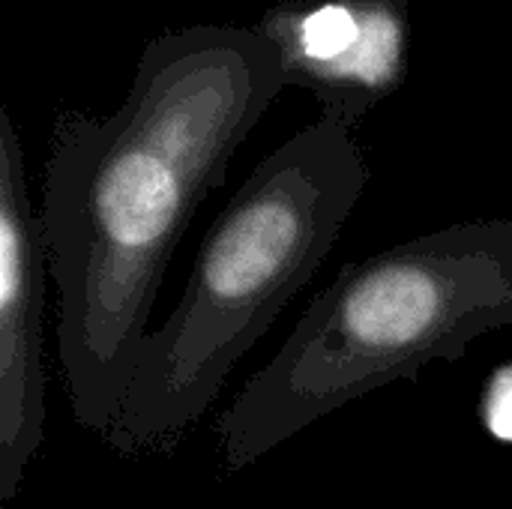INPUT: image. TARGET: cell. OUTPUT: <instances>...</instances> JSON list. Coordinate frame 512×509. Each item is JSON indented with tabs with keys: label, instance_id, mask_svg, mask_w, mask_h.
<instances>
[{
	"label": "cell",
	"instance_id": "7a4b0ae2",
	"mask_svg": "<svg viewBox=\"0 0 512 509\" xmlns=\"http://www.w3.org/2000/svg\"><path fill=\"white\" fill-rule=\"evenodd\" d=\"M366 183L351 126L330 114L255 165L207 228L174 312L147 333L105 438L111 450L171 456L192 435L237 363L327 261Z\"/></svg>",
	"mask_w": 512,
	"mask_h": 509
},
{
	"label": "cell",
	"instance_id": "8992f818",
	"mask_svg": "<svg viewBox=\"0 0 512 509\" xmlns=\"http://www.w3.org/2000/svg\"><path fill=\"white\" fill-rule=\"evenodd\" d=\"M483 423L498 441L512 444V363L501 366L486 384Z\"/></svg>",
	"mask_w": 512,
	"mask_h": 509
},
{
	"label": "cell",
	"instance_id": "5b68a950",
	"mask_svg": "<svg viewBox=\"0 0 512 509\" xmlns=\"http://www.w3.org/2000/svg\"><path fill=\"white\" fill-rule=\"evenodd\" d=\"M255 30L279 51L288 87H303L321 114L360 123L408 75V0H279Z\"/></svg>",
	"mask_w": 512,
	"mask_h": 509
},
{
	"label": "cell",
	"instance_id": "277c9868",
	"mask_svg": "<svg viewBox=\"0 0 512 509\" xmlns=\"http://www.w3.org/2000/svg\"><path fill=\"white\" fill-rule=\"evenodd\" d=\"M48 252L30 201L24 147L0 108V504L9 507L45 441Z\"/></svg>",
	"mask_w": 512,
	"mask_h": 509
},
{
	"label": "cell",
	"instance_id": "6da1fadb",
	"mask_svg": "<svg viewBox=\"0 0 512 509\" xmlns=\"http://www.w3.org/2000/svg\"><path fill=\"white\" fill-rule=\"evenodd\" d=\"M285 87L255 27L195 24L144 45L114 114H57L39 222L63 390L90 435H111L174 249Z\"/></svg>",
	"mask_w": 512,
	"mask_h": 509
},
{
	"label": "cell",
	"instance_id": "3957f363",
	"mask_svg": "<svg viewBox=\"0 0 512 509\" xmlns=\"http://www.w3.org/2000/svg\"><path fill=\"white\" fill-rule=\"evenodd\" d=\"M512 327V219H474L345 264L216 420L246 471L318 420Z\"/></svg>",
	"mask_w": 512,
	"mask_h": 509
}]
</instances>
